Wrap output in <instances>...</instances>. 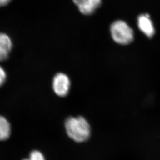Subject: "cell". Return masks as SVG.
Listing matches in <instances>:
<instances>
[{"label":"cell","mask_w":160,"mask_h":160,"mask_svg":"<svg viewBox=\"0 0 160 160\" xmlns=\"http://www.w3.org/2000/svg\"><path fill=\"white\" fill-rule=\"evenodd\" d=\"M65 127L68 136L76 142H84L90 137V125L82 117L68 118Z\"/></svg>","instance_id":"obj_1"},{"label":"cell","mask_w":160,"mask_h":160,"mask_svg":"<svg viewBox=\"0 0 160 160\" xmlns=\"http://www.w3.org/2000/svg\"><path fill=\"white\" fill-rule=\"evenodd\" d=\"M110 31L112 38L120 45H128L133 42L134 38L133 29L121 20L113 22L110 26Z\"/></svg>","instance_id":"obj_2"},{"label":"cell","mask_w":160,"mask_h":160,"mask_svg":"<svg viewBox=\"0 0 160 160\" xmlns=\"http://www.w3.org/2000/svg\"><path fill=\"white\" fill-rule=\"evenodd\" d=\"M71 87L70 78L66 74L59 72L54 76L52 82V87L54 93L59 97L68 95Z\"/></svg>","instance_id":"obj_3"},{"label":"cell","mask_w":160,"mask_h":160,"mask_svg":"<svg viewBox=\"0 0 160 160\" xmlns=\"http://www.w3.org/2000/svg\"><path fill=\"white\" fill-rule=\"evenodd\" d=\"M79 11L85 15L93 14L101 5L102 0H72Z\"/></svg>","instance_id":"obj_4"},{"label":"cell","mask_w":160,"mask_h":160,"mask_svg":"<svg viewBox=\"0 0 160 160\" xmlns=\"http://www.w3.org/2000/svg\"><path fill=\"white\" fill-rule=\"evenodd\" d=\"M138 26L139 30L147 37L151 38L155 33V29L149 14H142L138 18Z\"/></svg>","instance_id":"obj_5"},{"label":"cell","mask_w":160,"mask_h":160,"mask_svg":"<svg viewBox=\"0 0 160 160\" xmlns=\"http://www.w3.org/2000/svg\"><path fill=\"white\" fill-rule=\"evenodd\" d=\"M11 38L6 34L0 33V61L6 60L12 49Z\"/></svg>","instance_id":"obj_6"},{"label":"cell","mask_w":160,"mask_h":160,"mask_svg":"<svg viewBox=\"0 0 160 160\" xmlns=\"http://www.w3.org/2000/svg\"><path fill=\"white\" fill-rule=\"evenodd\" d=\"M11 134V125L4 117L0 116V141H4Z\"/></svg>","instance_id":"obj_7"},{"label":"cell","mask_w":160,"mask_h":160,"mask_svg":"<svg viewBox=\"0 0 160 160\" xmlns=\"http://www.w3.org/2000/svg\"><path fill=\"white\" fill-rule=\"evenodd\" d=\"M23 160H45V159L42 153L38 150H34L31 153L29 158Z\"/></svg>","instance_id":"obj_8"},{"label":"cell","mask_w":160,"mask_h":160,"mask_svg":"<svg viewBox=\"0 0 160 160\" xmlns=\"http://www.w3.org/2000/svg\"><path fill=\"white\" fill-rule=\"evenodd\" d=\"M6 79V72L5 70L0 66V87L4 83Z\"/></svg>","instance_id":"obj_9"},{"label":"cell","mask_w":160,"mask_h":160,"mask_svg":"<svg viewBox=\"0 0 160 160\" xmlns=\"http://www.w3.org/2000/svg\"><path fill=\"white\" fill-rule=\"evenodd\" d=\"M12 0H0V7L6 6Z\"/></svg>","instance_id":"obj_10"}]
</instances>
